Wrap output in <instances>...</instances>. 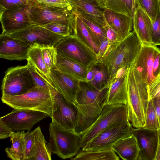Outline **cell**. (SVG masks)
Wrapping results in <instances>:
<instances>
[{"label": "cell", "mask_w": 160, "mask_h": 160, "mask_svg": "<svg viewBox=\"0 0 160 160\" xmlns=\"http://www.w3.org/2000/svg\"><path fill=\"white\" fill-rule=\"evenodd\" d=\"M107 86L102 89L90 82L79 81L76 103L78 118L75 131L81 135L97 120L104 105Z\"/></svg>", "instance_id": "obj_1"}, {"label": "cell", "mask_w": 160, "mask_h": 160, "mask_svg": "<svg viewBox=\"0 0 160 160\" xmlns=\"http://www.w3.org/2000/svg\"><path fill=\"white\" fill-rule=\"evenodd\" d=\"M142 46L133 31L124 39L113 45L103 57L95 62L93 65H103L107 70L108 78L107 86L108 87L119 71L132 64Z\"/></svg>", "instance_id": "obj_2"}, {"label": "cell", "mask_w": 160, "mask_h": 160, "mask_svg": "<svg viewBox=\"0 0 160 160\" xmlns=\"http://www.w3.org/2000/svg\"><path fill=\"white\" fill-rule=\"evenodd\" d=\"M147 84L135 69L129 66L128 76V119L136 128L144 126L149 100Z\"/></svg>", "instance_id": "obj_3"}, {"label": "cell", "mask_w": 160, "mask_h": 160, "mask_svg": "<svg viewBox=\"0 0 160 160\" xmlns=\"http://www.w3.org/2000/svg\"><path fill=\"white\" fill-rule=\"evenodd\" d=\"M53 94L52 91L35 86L26 93L15 96H2V102L15 109H26L41 111L51 117Z\"/></svg>", "instance_id": "obj_4"}, {"label": "cell", "mask_w": 160, "mask_h": 160, "mask_svg": "<svg viewBox=\"0 0 160 160\" xmlns=\"http://www.w3.org/2000/svg\"><path fill=\"white\" fill-rule=\"evenodd\" d=\"M27 8L32 24L41 26L54 22L69 26L73 29L75 16L71 6L60 8L29 0Z\"/></svg>", "instance_id": "obj_5"}, {"label": "cell", "mask_w": 160, "mask_h": 160, "mask_svg": "<svg viewBox=\"0 0 160 160\" xmlns=\"http://www.w3.org/2000/svg\"><path fill=\"white\" fill-rule=\"evenodd\" d=\"M49 132L52 152L61 158H72L80 150V134L62 128L52 121L49 124Z\"/></svg>", "instance_id": "obj_6"}, {"label": "cell", "mask_w": 160, "mask_h": 160, "mask_svg": "<svg viewBox=\"0 0 160 160\" xmlns=\"http://www.w3.org/2000/svg\"><path fill=\"white\" fill-rule=\"evenodd\" d=\"M128 120L126 105H104L97 120L81 134V148L109 127L118 122Z\"/></svg>", "instance_id": "obj_7"}, {"label": "cell", "mask_w": 160, "mask_h": 160, "mask_svg": "<svg viewBox=\"0 0 160 160\" xmlns=\"http://www.w3.org/2000/svg\"><path fill=\"white\" fill-rule=\"evenodd\" d=\"M35 86L27 65L12 67L5 72L1 87L2 96L21 95Z\"/></svg>", "instance_id": "obj_8"}, {"label": "cell", "mask_w": 160, "mask_h": 160, "mask_svg": "<svg viewBox=\"0 0 160 160\" xmlns=\"http://www.w3.org/2000/svg\"><path fill=\"white\" fill-rule=\"evenodd\" d=\"M55 48L57 54L88 68L97 60L96 55L73 34L65 37Z\"/></svg>", "instance_id": "obj_9"}, {"label": "cell", "mask_w": 160, "mask_h": 160, "mask_svg": "<svg viewBox=\"0 0 160 160\" xmlns=\"http://www.w3.org/2000/svg\"><path fill=\"white\" fill-rule=\"evenodd\" d=\"M50 91L53 94L52 121L64 129L75 131L78 113L75 104L66 99L54 87Z\"/></svg>", "instance_id": "obj_10"}, {"label": "cell", "mask_w": 160, "mask_h": 160, "mask_svg": "<svg viewBox=\"0 0 160 160\" xmlns=\"http://www.w3.org/2000/svg\"><path fill=\"white\" fill-rule=\"evenodd\" d=\"M132 129L129 120L116 123L100 132L81 149L93 150L112 148L116 142L131 135Z\"/></svg>", "instance_id": "obj_11"}, {"label": "cell", "mask_w": 160, "mask_h": 160, "mask_svg": "<svg viewBox=\"0 0 160 160\" xmlns=\"http://www.w3.org/2000/svg\"><path fill=\"white\" fill-rule=\"evenodd\" d=\"M8 35L23 41L31 47L38 45L41 48L55 47L65 37L43 27L33 24L22 30Z\"/></svg>", "instance_id": "obj_12"}, {"label": "cell", "mask_w": 160, "mask_h": 160, "mask_svg": "<svg viewBox=\"0 0 160 160\" xmlns=\"http://www.w3.org/2000/svg\"><path fill=\"white\" fill-rule=\"evenodd\" d=\"M48 115L41 111L26 109H15L1 117L0 121L13 131H30L33 126Z\"/></svg>", "instance_id": "obj_13"}, {"label": "cell", "mask_w": 160, "mask_h": 160, "mask_svg": "<svg viewBox=\"0 0 160 160\" xmlns=\"http://www.w3.org/2000/svg\"><path fill=\"white\" fill-rule=\"evenodd\" d=\"M154 45H143L131 65L135 69L142 81L147 85L154 78L152 73L154 60L160 52V49Z\"/></svg>", "instance_id": "obj_14"}, {"label": "cell", "mask_w": 160, "mask_h": 160, "mask_svg": "<svg viewBox=\"0 0 160 160\" xmlns=\"http://www.w3.org/2000/svg\"><path fill=\"white\" fill-rule=\"evenodd\" d=\"M0 20L2 33L7 35L22 30L32 24L27 6L16 9L0 10Z\"/></svg>", "instance_id": "obj_15"}, {"label": "cell", "mask_w": 160, "mask_h": 160, "mask_svg": "<svg viewBox=\"0 0 160 160\" xmlns=\"http://www.w3.org/2000/svg\"><path fill=\"white\" fill-rule=\"evenodd\" d=\"M129 66L119 71L108 87L104 105L123 104L128 100L127 80Z\"/></svg>", "instance_id": "obj_16"}, {"label": "cell", "mask_w": 160, "mask_h": 160, "mask_svg": "<svg viewBox=\"0 0 160 160\" xmlns=\"http://www.w3.org/2000/svg\"><path fill=\"white\" fill-rule=\"evenodd\" d=\"M31 47L23 41L7 34L0 35V57L9 60H27Z\"/></svg>", "instance_id": "obj_17"}, {"label": "cell", "mask_w": 160, "mask_h": 160, "mask_svg": "<svg viewBox=\"0 0 160 160\" xmlns=\"http://www.w3.org/2000/svg\"><path fill=\"white\" fill-rule=\"evenodd\" d=\"M50 77L56 90L75 104L79 81L62 72L55 67L50 70Z\"/></svg>", "instance_id": "obj_18"}, {"label": "cell", "mask_w": 160, "mask_h": 160, "mask_svg": "<svg viewBox=\"0 0 160 160\" xmlns=\"http://www.w3.org/2000/svg\"><path fill=\"white\" fill-rule=\"evenodd\" d=\"M132 134L136 138L139 148L138 160H154L157 143V131L142 127L134 128Z\"/></svg>", "instance_id": "obj_19"}, {"label": "cell", "mask_w": 160, "mask_h": 160, "mask_svg": "<svg viewBox=\"0 0 160 160\" xmlns=\"http://www.w3.org/2000/svg\"><path fill=\"white\" fill-rule=\"evenodd\" d=\"M134 31L142 45H153L152 39V21L148 15L136 7L133 18Z\"/></svg>", "instance_id": "obj_20"}, {"label": "cell", "mask_w": 160, "mask_h": 160, "mask_svg": "<svg viewBox=\"0 0 160 160\" xmlns=\"http://www.w3.org/2000/svg\"><path fill=\"white\" fill-rule=\"evenodd\" d=\"M71 6L74 14L81 15L102 27L105 25L103 10L96 3L82 0H71Z\"/></svg>", "instance_id": "obj_21"}, {"label": "cell", "mask_w": 160, "mask_h": 160, "mask_svg": "<svg viewBox=\"0 0 160 160\" xmlns=\"http://www.w3.org/2000/svg\"><path fill=\"white\" fill-rule=\"evenodd\" d=\"M106 21L116 32L122 40L131 32L133 18L127 15L118 13L108 9H104Z\"/></svg>", "instance_id": "obj_22"}, {"label": "cell", "mask_w": 160, "mask_h": 160, "mask_svg": "<svg viewBox=\"0 0 160 160\" xmlns=\"http://www.w3.org/2000/svg\"><path fill=\"white\" fill-rule=\"evenodd\" d=\"M55 67L62 72L79 81H86L88 68L57 54Z\"/></svg>", "instance_id": "obj_23"}, {"label": "cell", "mask_w": 160, "mask_h": 160, "mask_svg": "<svg viewBox=\"0 0 160 160\" xmlns=\"http://www.w3.org/2000/svg\"><path fill=\"white\" fill-rule=\"evenodd\" d=\"M112 148L122 159L138 160L139 148L132 134L116 142Z\"/></svg>", "instance_id": "obj_24"}, {"label": "cell", "mask_w": 160, "mask_h": 160, "mask_svg": "<svg viewBox=\"0 0 160 160\" xmlns=\"http://www.w3.org/2000/svg\"><path fill=\"white\" fill-rule=\"evenodd\" d=\"M34 131L33 142L28 160H51V149L39 126Z\"/></svg>", "instance_id": "obj_25"}, {"label": "cell", "mask_w": 160, "mask_h": 160, "mask_svg": "<svg viewBox=\"0 0 160 160\" xmlns=\"http://www.w3.org/2000/svg\"><path fill=\"white\" fill-rule=\"evenodd\" d=\"M25 132L12 131L9 137L12 144L10 148L5 149L7 156L13 160H23L25 151Z\"/></svg>", "instance_id": "obj_26"}, {"label": "cell", "mask_w": 160, "mask_h": 160, "mask_svg": "<svg viewBox=\"0 0 160 160\" xmlns=\"http://www.w3.org/2000/svg\"><path fill=\"white\" fill-rule=\"evenodd\" d=\"M97 5L101 9L106 8L132 18L136 8L133 0H98Z\"/></svg>", "instance_id": "obj_27"}, {"label": "cell", "mask_w": 160, "mask_h": 160, "mask_svg": "<svg viewBox=\"0 0 160 160\" xmlns=\"http://www.w3.org/2000/svg\"><path fill=\"white\" fill-rule=\"evenodd\" d=\"M75 16L73 28V35L92 50L97 57L99 51L98 47L95 43L83 22L78 15Z\"/></svg>", "instance_id": "obj_28"}, {"label": "cell", "mask_w": 160, "mask_h": 160, "mask_svg": "<svg viewBox=\"0 0 160 160\" xmlns=\"http://www.w3.org/2000/svg\"><path fill=\"white\" fill-rule=\"evenodd\" d=\"M72 160H118L119 157L112 148L108 149L84 150H80Z\"/></svg>", "instance_id": "obj_29"}, {"label": "cell", "mask_w": 160, "mask_h": 160, "mask_svg": "<svg viewBox=\"0 0 160 160\" xmlns=\"http://www.w3.org/2000/svg\"><path fill=\"white\" fill-rule=\"evenodd\" d=\"M28 57L27 59L29 60L37 69L48 77L50 78V71L44 62L42 48L40 47L35 45L31 47L29 50Z\"/></svg>", "instance_id": "obj_30"}, {"label": "cell", "mask_w": 160, "mask_h": 160, "mask_svg": "<svg viewBox=\"0 0 160 160\" xmlns=\"http://www.w3.org/2000/svg\"><path fill=\"white\" fill-rule=\"evenodd\" d=\"M85 25L95 43L99 47L101 43L107 38L104 29L102 26L94 23L82 16L77 14Z\"/></svg>", "instance_id": "obj_31"}, {"label": "cell", "mask_w": 160, "mask_h": 160, "mask_svg": "<svg viewBox=\"0 0 160 160\" xmlns=\"http://www.w3.org/2000/svg\"><path fill=\"white\" fill-rule=\"evenodd\" d=\"M93 73L92 80L90 82L96 88L101 89L107 86L108 81V74L106 67L102 65L91 66Z\"/></svg>", "instance_id": "obj_32"}, {"label": "cell", "mask_w": 160, "mask_h": 160, "mask_svg": "<svg viewBox=\"0 0 160 160\" xmlns=\"http://www.w3.org/2000/svg\"><path fill=\"white\" fill-rule=\"evenodd\" d=\"M136 5L154 22L160 13L158 0H135Z\"/></svg>", "instance_id": "obj_33"}, {"label": "cell", "mask_w": 160, "mask_h": 160, "mask_svg": "<svg viewBox=\"0 0 160 160\" xmlns=\"http://www.w3.org/2000/svg\"><path fill=\"white\" fill-rule=\"evenodd\" d=\"M26 64L31 74L36 86L44 88L50 91L49 83L50 81V78H48L37 69L31 61L27 60Z\"/></svg>", "instance_id": "obj_34"}, {"label": "cell", "mask_w": 160, "mask_h": 160, "mask_svg": "<svg viewBox=\"0 0 160 160\" xmlns=\"http://www.w3.org/2000/svg\"><path fill=\"white\" fill-rule=\"evenodd\" d=\"M143 128L157 131L160 128L159 122L152 99L149 101L145 124Z\"/></svg>", "instance_id": "obj_35"}, {"label": "cell", "mask_w": 160, "mask_h": 160, "mask_svg": "<svg viewBox=\"0 0 160 160\" xmlns=\"http://www.w3.org/2000/svg\"><path fill=\"white\" fill-rule=\"evenodd\" d=\"M44 62L50 71L55 67L57 60V52L54 46H46L41 47Z\"/></svg>", "instance_id": "obj_36"}, {"label": "cell", "mask_w": 160, "mask_h": 160, "mask_svg": "<svg viewBox=\"0 0 160 160\" xmlns=\"http://www.w3.org/2000/svg\"><path fill=\"white\" fill-rule=\"evenodd\" d=\"M58 35L66 37L72 34V28L67 25L58 22L51 23L42 26Z\"/></svg>", "instance_id": "obj_37"}, {"label": "cell", "mask_w": 160, "mask_h": 160, "mask_svg": "<svg viewBox=\"0 0 160 160\" xmlns=\"http://www.w3.org/2000/svg\"><path fill=\"white\" fill-rule=\"evenodd\" d=\"M29 0H0V10L16 9L27 6Z\"/></svg>", "instance_id": "obj_38"}, {"label": "cell", "mask_w": 160, "mask_h": 160, "mask_svg": "<svg viewBox=\"0 0 160 160\" xmlns=\"http://www.w3.org/2000/svg\"><path fill=\"white\" fill-rule=\"evenodd\" d=\"M148 99L160 97V73L156 76L148 85H147Z\"/></svg>", "instance_id": "obj_39"}, {"label": "cell", "mask_w": 160, "mask_h": 160, "mask_svg": "<svg viewBox=\"0 0 160 160\" xmlns=\"http://www.w3.org/2000/svg\"><path fill=\"white\" fill-rule=\"evenodd\" d=\"M152 39L153 45H160V13L153 22H152Z\"/></svg>", "instance_id": "obj_40"}, {"label": "cell", "mask_w": 160, "mask_h": 160, "mask_svg": "<svg viewBox=\"0 0 160 160\" xmlns=\"http://www.w3.org/2000/svg\"><path fill=\"white\" fill-rule=\"evenodd\" d=\"M106 24L103 27L105 30L107 38L113 44H114L121 41L117 33L109 25L106 21Z\"/></svg>", "instance_id": "obj_41"}, {"label": "cell", "mask_w": 160, "mask_h": 160, "mask_svg": "<svg viewBox=\"0 0 160 160\" xmlns=\"http://www.w3.org/2000/svg\"><path fill=\"white\" fill-rule=\"evenodd\" d=\"M34 131H28L25 133V151L23 160H28L33 142Z\"/></svg>", "instance_id": "obj_42"}, {"label": "cell", "mask_w": 160, "mask_h": 160, "mask_svg": "<svg viewBox=\"0 0 160 160\" xmlns=\"http://www.w3.org/2000/svg\"><path fill=\"white\" fill-rule=\"evenodd\" d=\"M38 2L50 6L65 8L71 6V0H36Z\"/></svg>", "instance_id": "obj_43"}, {"label": "cell", "mask_w": 160, "mask_h": 160, "mask_svg": "<svg viewBox=\"0 0 160 160\" xmlns=\"http://www.w3.org/2000/svg\"><path fill=\"white\" fill-rule=\"evenodd\" d=\"M113 45L114 44L111 43L107 38L104 40L99 47V51L97 56V60L103 57Z\"/></svg>", "instance_id": "obj_44"}, {"label": "cell", "mask_w": 160, "mask_h": 160, "mask_svg": "<svg viewBox=\"0 0 160 160\" xmlns=\"http://www.w3.org/2000/svg\"><path fill=\"white\" fill-rule=\"evenodd\" d=\"M13 131L8 127L0 121V139H4L10 137Z\"/></svg>", "instance_id": "obj_45"}, {"label": "cell", "mask_w": 160, "mask_h": 160, "mask_svg": "<svg viewBox=\"0 0 160 160\" xmlns=\"http://www.w3.org/2000/svg\"><path fill=\"white\" fill-rule=\"evenodd\" d=\"M152 73L154 78L160 73V52L154 58L153 65Z\"/></svg>", "instance_id": "obj_46"}, {"label": "cell", "mask_w": 160, "mask_h": 160, "mask_svg": "<svg viewBox=\"0 0 160 160\" xmlns=\"http://www.w3.org/2000/svg\"><path fill=\"white\" fill-rule=\"evenodd\" d=\"M151 99L157 114L160 126V97H155Z\"/></svg>", "instance_id": "obj_47"}, {"label": "cell", "mask_w": 160, "mask_h": 160, "mask_svg": "<svg viewBox=\"0 0 160 160\" xmlns=\"http://www.w3.org/2000/svg\"><path fill=\"white\" fill-rule=\"evenodd\" d=\"M158 143L154 160H160V128L157 130Z\"/></svg>", "instance_id": "obj_48"}, {"label": "cell", "mask_w": 160, "mask_h": 160, "mask_svg": "<svg viewBox=\"0 0 160 160\" xmlns=\"http://www.w3.org/2000/svg\"><path fill=\"white\" fill-rule=\"evenodd\" d=\"M84 1L89 2H93L96 3L97 5V3L98 0H82Z\"/></svg>", "instance_id": "obj_49"}, {"label": "cell", "mask_w": 160, "mask_h": 160, "mask_svg": "<svg viewBox=\"0 0 160 160\" xmlns=\"http://www.w3.org/2000/svg\"><path fill=\"white\" fill-rule=\"evenodd\" d=\"M158 2H159V8H160V0H158Z\"/></svg>", "instance_id": "obj_50"}, {"label": "cell", "mask_w": 160, "mask_h": 160, "mask_svg": "<svg viewBox=\"0 0 160 160\" xmlns=\"http://www.w3.org/2000/svg\"></svg>", "instance_id": "obj_51"}]
</instances>
